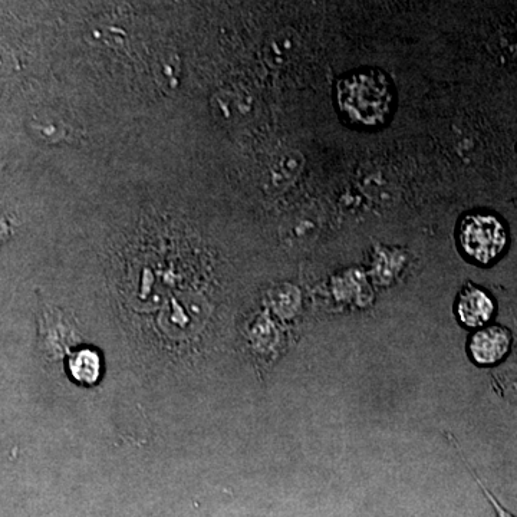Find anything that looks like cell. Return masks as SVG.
Returning a JSON list of instances; mask_svg holds the SVG:
<instances>
[{
  "instance_id": "6da1fadb",
  "label": "cell",
  "mask_w": 517,
  "mask_h": 517,
  "mask_svg": "<svg viewBox=\"0 0 517 517\" xmlns=\"http://www.w3.org/2000/svg\"><path fill=\"white\" fill-rule=\"evenodd\" d=\"M339 108L361 127H378L387 120L393 102L387 79L377 72H357L338 85Z\"/></svg>"
},
{
  "instance_id": "7a4b0ae2",
  "label": "cell",
  "mask_w": 517,
  "mask_h": 517,
  "mask_svg": "<svg viewBox=\"0 0 517 517\" xmlns=\"http://www.w3.org/2000/svg\"><path fill=\"white\" fill-rule=\"evenodd\" d=\"M460 245L474 262L492 263L506 248L507 233L499 219L489 214H470L461 222Z\"/></svg>"
},
{
  "instance_id": "3957f363",
  "label": "cell",
  "mask_w": 517,
  "mask_h": 517,
  "mask_svg": "<svg viewBox=\"0 0 517 517\" xmlns=\"http://www.w3.org/2000/svg\"><path fill=\"white\" fill-rule=\"evenodd\" d=\"M510 348L512 335L499 325L480 328L469 342L470 357L479 365H495L505 360Z\"/></svg>"
},
{
  "instance_id": "277c9868",
  "label": "cell",
  "mask_w": 517,
  "mask_h": 517,
  "mask_svg": "<svg viewBox=\"0 0 517 517\" xmlns=\"http://www.w3.org/2000/svg\"><path fill=\"white\" fill-rule=\"evenodd\" d=\"M456 312L464 325L482 328L495 315V302L483 289L466 286L457 299Z\"/></svg>"
},
{
  "instance_id": "5b68a950",
  "label": "cell",
  "mask_w": 517,
  "mask_h": 517,
  "mask_svg": "<svg viewBox=\"0 0 517 517\" xmlns=\"http://www.w3.org/2000/svg\"><path fill=\"white\" fill-rule=\"evenodd\" d=\"M362 192L377 202L388 203L395 199L398 194L397 184L385 170L371 169L364 170L360 177Z\"/></svg>"
},
{
  "instance_id": "8992f818",
  "label": "cell",
  "mask_w": 517,
  "mask_h": 517,
  "mask_svg": "<svg viewBox=\"0 0 517 517\" xmlns=\"http://www.w3.org/2000/svg\"><path fill=\"white\" fill-rule=\"evenodd\" d=\"M72 377L81 384H94L101 375V360L92 349H81L69 362Z\"/></svg>"
},
{
  "instance_id": "52a82bcc",
  "label": "cell",
  "mask_w": 517,
  "mask_h": 517,
  "mask_svg": "<svg viewBox=\"0 0 517 517\" xmlns=\"http://www.w3.org/2000/svg\"><path fill=\"white\" fill-rule=\"evenodd\" d=\"M447 437H449L451 444H453V446L456 447L457 451H459L464 466H466L467 470H469L470 474H472L474 482L477 483V486H479L480 490H482L484 497H486L487 502H489V505L492 506L493 512H495V516L517 517L516 515H513V513L510 512V510H507L506 507L502 505V503L499 502V499H497L495 493H493L492 490H490L489 487H487L486 484H484L483 480L480 479V476L479 474H477L476 470H474L473 467L470 466L469 461H467L466 454H464L463 450H461V447L459 446V443H457V440L454 439L453 434L447 433Z\"/></svg>"
}]
</instances>
